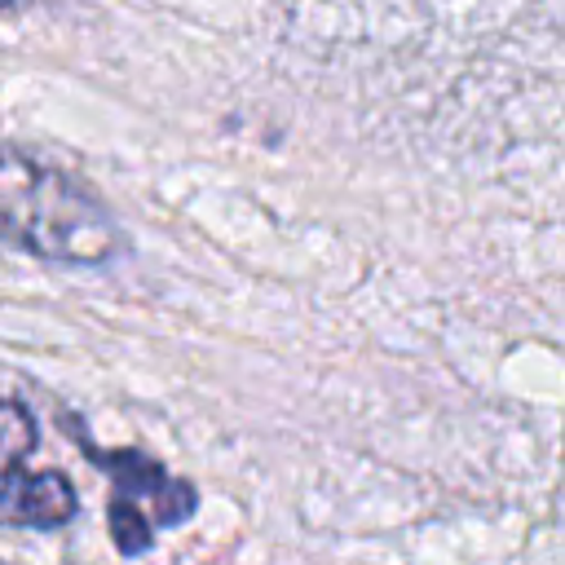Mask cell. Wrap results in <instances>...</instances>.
<instances>
[{"instance_id": "cell-3", "label": "cell", "mask_w": 565, "mask_h": 565, "mask_svg": "<svg viewBox=\"0 0 565 565\" xmlns=\"http://www.w3.org/2000/svg\"><path fill=\"white\" fill-rule=\"evenodd\" d=\"M84 455L93 459V468H102L115 481V499L141 508L154 525H185L199 508V494L190 481L172 477L159 459L141 455V450H97L93 441H84Z\"/></svg>"}, {"instance_id": "cell-5", "label": "cell", "mask_w": 565, "mask_h": 565, "mask_svg": "<svg viewBox=\"0 0 565 565\" xmlns=\"http://www.w3.org/2000/svg\"><path fill=\"white\" fill-rule=\"evenodd\" d=\"M22 4H31V0H0V9H22Z\"/></svg>"}, {"instance_id": "cell-2", "label": "cell", "mask_w": 565, "mask_h": 565, "mask_svg": "<svg viewBox=\"0 0 565 565\" xmlns=\"http://www.w3.org/2000/svg\"><path fill=\"white\" fill-rule=\"evenodd\" d=\"M40 433L22 402L0 397V530H57L79 512L75 486L44 468H26Z\"/></svg>"}, {"instance_id": "cell-4", "label": "cell", "mask_w": 565, "mask_h": 565, "mask_svg": "<svg viewBox=\"0 0 565 565\" xmlns=\"http://www.w3.org/2000/svg\"><path fill=\"white\" fill-rule=\"evenodd\" d=\"M106 521H110V539H115V547H119L124 556H141V552L154 543V521H150L141 508L124 503V499H110Z\"/></svg>"}, {"instance_id": "cell-1", "label": "cell", "mask_w": 565, "mask_h": 565, "mask_svg": "<svg viewBox=\"0 0 565 565\" xmlns=\"http://www.w3.org/2000/svg\"><path fill=\"white\" fill-rule=\"evenodd\" d=\"M0 247L57 265H106L128 238L97 190L0 141Z\"/></svg>"}]
</instances>
